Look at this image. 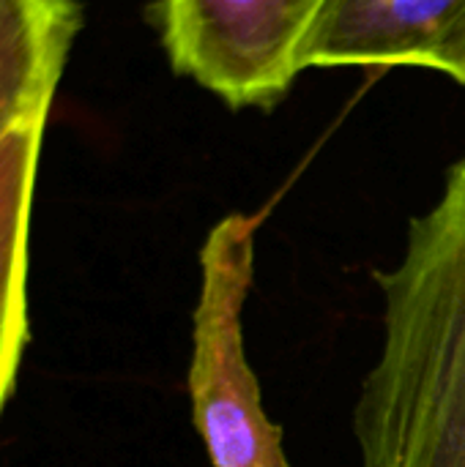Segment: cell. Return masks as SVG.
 <instances>
[{"label":"cell","mask_w":465,"mask_h":467,"mask_svg":"<svg viewBox=\"0 0 465 467\" xmlns=\"http://www.w3.org/2000/svg\"><path fill=\"white\" fill-rule=\"evenodd\" d=\"M373 282L384 342L354 410L362 467H465V156Z\"/></svg>","instance_id":"1"},{"label":"cell","mask_w":465,"mask_h":467,"mask_svg":"<svg viewBox=\"0 0 465 467\" xmlns=\"http://www.w3.org/2000/svg\"><path fill=\"white\" fill-rule=\"evenodd\" d=\"M260 216L222 219L200 249V296L192 315L186 375L192 421L211 467H291L260 397L244 345V304L255 279Z\"/></svg>","instance_id":"2"},{"label":"cell","mask_w":465,"mask_h":467,"mask_svg":"<svg viewBox=\"0 0 465 467\" xmlns=\"http://www.w3.org/2000/svg\"><path fill=\"white\" fill-rule=\"evenodd\" d=\"M323 0H162L173 68L230 107H274Z\"/></svg>","instance_id":"3"},{"label":"cell","mask_w":465,"mask_h":467,"mask_svg":"<svg viewBox=\"0 0 465 467\" xmlns=\"http://www.w3.org/2000/svg\"><path fill=\"white\" fill-rule=\"evenodd\" d=\"M465 33V0H323L296 66H425L447 71Z\"/></svg>","instance_id":"4"},{"label":"cell","mask_w":465,"mask_h":467,"mask_svg":"<svg viewBox=\"0 0 465 467\" xmlns=\"http://www.w3.org/2000/svg\"><path fill=\"white\" fill-rule=\"evenodd\" d=\"M47 115H30L0 137V410L27 342V238Z\"/></svg>","instance_id":"5"},{"label":"cell","mask_w":465,"mask_h":467,"mask_svg":"<svg viewBox=\"0 0 465 467\" xmlns=\"http://www.w3.org/2000/svg\"><path fill=\"white\" fill-rule=\"evenodd\" d=\"M77 25V0H0V137L49 115Z\"/></svg>","instance_id":"6"},{"label":"cell","mask_w":465,"mask_h":467,"mask_svg":"<svg viewBox=\"0 0 465 467\" xmlns=\"http://www.w3.org/2000/svg\"><path fill=\"white\" fill-rule=\"evenodd\" d=\"M447 74H452L455 79H460V82L465 85V33H463V38L458 41V47H455V52H452L449 63H447Z\"/></svg>","instance_id":"7"}]
</instances>
